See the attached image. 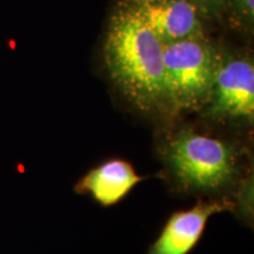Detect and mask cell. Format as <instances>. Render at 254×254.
<instances>
[{"label": "cell", "mask_w": 254, "mask_h": 254, "mask_svg": "<svg viewBox=\"0 0 254 254\" xmlns=\"http://www.w3.org/2000/svg\"><path fill=\"white\" fill-rule=\"evenodd\" d=\"M164 44L207 36L209 23L192 0H124Z\"/></svg>", "instance_id": "obj_5"}, {"label": "cell", "mask_w": 254, "mask_h": 254, "mask_svg": "<svg viewBox=\"0 0 254 254\" xmlns=\"http://www.w3.org/2000/svg\"><path fill=\"white\" fill-rule=\"evenodd\" d=\"M144 178L127 161L114 159L93 168L78 183L75 190L88 193L95 201L111 206L122 201Z\"/></svg>", "instance_id": "obj_7"}, {"label": "cell", "mask_w": 254, "mask_h": 254, "mask_svg": "<svg viewBox=\"0 0 254 254\" xmlns=\"http://www.w3.org/2000/svg\"><path fill=\"white\" fill-rule=\"evenodd\" d=\"M209 23H220L224 0H192Z\"/></svg>", "instance_id": "obj_9"}, {"label": "cell", "mask_w": 254, "mask_h": 254, "mask_svg": "<svg viewBox=\"0 0 254 254\" xmlns=\"http://www.w3.org/2000/svg\"><path fill=\"white\" fill-rule=\"evenodd\" d=\"M225 208L219 202H200L173 214L146 254H189L199 243L209 217Z\"/></svg>", "instance_id": "obj_6"}, {"label": "cell", "mask_w": 254, "mask_h": 254, "mask_svg": "<svg viewBox=\"0 0 254 254\" xmlns=\"http://www.w3.org/2000/svg\"><path fill=\"white\" fill-rule=\"evenodd\" d=\"M164 154L178 180L194 189H217L236 172L232 147L190 129L178 132L167 142Z\"/></svg>", "instance_id": "obj_3"}, {"label": "cell", "mask_w": 254, "mask_h": 254, "mask_svg": "<svg viewBox=\"0 0 254 254\" xmlns=\"http://www.w3.org/2000/svg\"><path fill=\"white\" fill-rule=\"evenodd\" d=\"M164 46L157 33L124 0H117L105 30V67L124 97L145 112L168 110Z\"/></svg>", "instance_id": "obj_1"}, {"label": "cell", "mask_w": 254, "mask_h": 254, "mask_svg": "<svg viewBox=\"0 0 254 254\" xmlns=\"http://www.w3.org/2000/svg\"><path fill=\"white\" fill-rule=\"evenodd\" d=\"M220 23L245 37L254 33V0H224Z\"/></svg>", "instance_id": "obj_8"}, {"label": "cell", "mask_w": 254, "mask_h": 254, "mask_svg": "<svg viewBox=\"0 0 254 254\" xmlns=\"http://www.w3.org/2000/svg\"><path fill=\"white\" fill-rule=\"evenodd\" d=\"M207 114L219 119L253 122L254 63L247 53L222 52L209 94Z\"/></svg>", "instance_id": "obj_4"}, {"label": "cell", "mask_w": 254, "mask_h": 254, "mask_svg": "<svg viewBox=\"0 0 254 254\" xmlns=\"http://www.w3.org/2000/svg\"><path fill=\"white\" fill-rule=\"evenodd\" d=\"M220 58L221 49L207 36L165 44L164 79L167 109L182 112L205 107Z\"/></svg>", "instance_id": "obj_2"}]
</instances>
